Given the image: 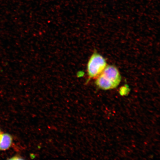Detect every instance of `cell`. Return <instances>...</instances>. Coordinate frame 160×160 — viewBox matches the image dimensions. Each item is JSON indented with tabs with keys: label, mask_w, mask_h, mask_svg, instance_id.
<instances>
[{
	"label": "cell",
	"mask_w": 160,
	"mask_h": 160,
	"mask_svg": "<svg viewBox=\"0 0 160 160\" xmlns=\"http://www.w3.org/2000/svg\"><path fill=\"white\" fill-rule=\"evenodd\" d=\"M95 79L96 85L99 88L108 90L117 88L121 82V77L118 70L115 66L107 65Z\"/></svg>",
	"instance_id": "obj_1"
},
{
	"label": "cell",
	"mask_w": 160,
	"mask_h": 160,
	"mask_svg": "<svg viewBox=\"0 0 160 160\" xmlns=\"http://www.w3.org/2000/svg\"><path fill=\"white\" fill-rule=\"evenodd\" d=\"M107 65L102 56L97 52L90 57L87 65V73L89 79H96L101 74Z\"/></svg>",
	"instance_id": "obj_2"
},
{
	"label": "cell",
	"mask_w": 160,
	"mask_h": 160,
	"mask_svg": "<svg viewBox=\"0 0 160 160\" xmlns=\"http://www.w3.org/2000/svg\"><path fill=\"white\" fill-rule=\"evenodd\" d=\"M12 138L8 133H1L0 135V151L9 148L12 143Z\"/></svg>",
	"instance_id": "obj_3"
},
{
	"label": "cell",
	"mask_w": 160,
	"mask_h": 160,
	"mask_svg": "<svg viewBox=\"0 0 160 160\" xmlns=\"http://www.w3.org/2000/svg\"><path fill=\"white\" fill-rule=\"evenodd\" d=\"M10 159L21 160L23 159L21 158L18 156H16L15 157L12 158Z\"/></svg>",
	"instance_id": "obj_4"
},
{
	"label": "cell",
	"mask_w": 160,
	"mask_h": 160,
	"mask_svg": "<svg viewBox=\"0 0 160 160\" xmlns=\"http://www.w3.org/2000/svg\"><path fill=\"white\" fill-rule=\"evenodd\" d=\"M1 130H0V135H1Z\"/></svg>",
	"instance_id": "obj_5"
}]
</instances>
